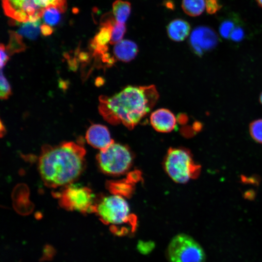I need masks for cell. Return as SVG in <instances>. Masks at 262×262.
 <instances>
[{
	"mask_svg": "<svg viewBox=\"0 0 262 262\" xmlns=\"http://www.w3.org/2000/svg\"><path fill=\"white\" fill-rule=\"evenodd\" d=\"M159 97L154 85H129L112 96H100L98 111L110 124L132 129L150 112Z\"/></svg>",
	"mask_w": 262,
	"mask_h": 262,
	"instance_id": "6da1fadb",
	"label": "cell"
},
{
	"mask_svg": "<svg viewBox=\"0 0 262 262\" xmlns=\"http://www.w3.org/2000/svg\"><path fill=\"white\" fill-rule=\"evenodd\" d=\"M85 150L82 145L64 142L52 146L45 145L39 157L38 169L45 184L50 188L72 183L85 166Z\"/></svg>",
	"mask_w": 262,
	"mask_h": 262,
	"instance_id": "7a4b0ae2",
	"label": "cell"
},
{
	"mask_svg": "<svg viewBox=\"0 0 262 262\" xmlns=\"http://www.w3.org/2000/svg\"><path fill=\"white\" fill-rule=\"evenodd\" d=\"M164 167L175 182L185 183L197 177L200 166L194 161L191 152L182 147H171L164 161Z\"/></svg>",
	"mask_w": 262,
	"mask_h": 262,
	"instance_id": "3957f363",
	"label": "cell"
},
{
	"mask_svg": "<svg viewBox=\"0 0 262 262\" xmlns=\"http://www.w3.org/2000/svg\"><path fill=\"white\" fill-rule=\"evenodd\" d=\"M95 213L103 223L111 225L113 229L129 223L131 218L128 202L123 196L116 194L96 200Z\"/></svg>",
	"mask_w": 262,
	"mask_h": 262,
	"instance_id": "277c9868",
	"label": "cell"
},
{
	"mask_svg": "<svg viewBox=\"0 0 262 262\" xmlns=\"http://www.w3.org/2000/svg\"><path fill=\"white\" fill-rule=\"evenodd\" d=\"M98 164L105 174L117 176L124 174L131 168L132 153L127 146L113 142L100 150L97 156Z\"/></svg>",
	"mask_w": 262,
	"mask_h": 262,
	"instance_id": "5b68a950",
	"label": "cell"
},
{
	"mask_svg": "<svg viewBox=\"0 0 262 262\" xmlns=\"http://www.w3.org/2000/svg\"><path fill=\"white\" fill-rule=\"evenodd\" d=\"M55 195L60 205L66 210L95 213L96 199L92 190L86 186L71 183Z\"/></svg>",
	"mask_w": 262,
	"mask_h": 262,
	"instance_id": "8992f818",
	"label": "cell"
},
{
	"mask_svg": "<svg viewBox=\"0 0 262 262\" xmlns=\"http://www.w3.org/2000/svg\"><path fill=\"white\" fill-rule=\"evenodd\" d=\"M169 262H205L206 255L200 245L190 235L180 233L170 240L167 248Z\"/></svg>",
	"mask_w": 262,
	"mask_h": 262,
	"instance_id": "52a82bcc",
	"label": "cell"
},
{
	"mask_svg": "<svg viewBox=\"0 0 262 262\" xmlns=\"http://www.w3.org/2000/svg\"><path fill=\"white\" fill-rule=\"evenodd\" d=\"M5 14L18 22L35 21L43 13L36 7L33 0H1Z\"/></svg>",
	"mask_w": 262,
	"mask_h": 262,
	"instance_id": "ba28073f",
	"label": "cell"
},
{
	"mask_svg": "<svg viewBox=\"0 0 262 262\" xmlns=\"http://www.w3.org/2000/svg\"><path fill=\"white\" fill-rule=\"evenodd\" d=\"M218 41V37L215 31L205 26H198L194 29L189 39L191 49L197 55H201L213 49Z\"/></svg>",
	"mask_w": 262,
	"mask_h": 262,
	"instance_id": "9c48e42d",
	"label": "cell"
},
{
	"mask_svg": "<svg viewBox=\"0 0 262 262\" xmlns=\"http://www.w3.org/2000/svg\"><path fill=\"white\" fill-rule=\"evenodd\" d=\"M115 20L108 19L103 21L101 27L90 43L95 57H101L108 53V44L111 42L113 25Z\"/></svg>",
	"mask_w": 262,
	"mask_h": 262,
	"instance_id": "30bf717a",
	"label": "cell"
},
{
	"mask_svg": "<svg viewBox=\"0 0 262 262\" xmlns=\"http://www.w3.org/2000/svg\"><path fill=\"white\" fill-rule=\"evenodd\" d=\"M85 138L89 145L100 150L114 142L107 127L101 124L91 125L86 131Z\"/></svg>",
	"mask_w": 262,
	"mask_h": 262,
	"instance_id": "8fae6325",
	"label": "cell"
},
{
	"mask_svg": "<svg viewBox=\"0 0 262 262\" xmlns=\"http://www.w3.org/2000/svg\"><path fill=\"white\" fill-rule=\"evenodd\" d=\"M150 122L156 131L168 132L175 129L177 120L175 115L170 110L161 108L152 112L150 116Z\"/></svg>",
	"mask_w": 262,
	"mask_h": 262,
	"instance_id": "7c38bea8",
	"label": "cell"
},
{
	"mask_svg": "<svg viewBox=\"0 0 262 262\" xmlns=\"http://www.w3.org/2000/svg\"><path fill=\"white\" fill-rule=\"evenodd\" d=\"M138 46L130 40H122L115 45L113 52L115 58L124 62L133 60L137 54Z\"/></svg>",
	"mask_w": 262,
	"mask_h": 262,
	"instance_id": "4fadbf2b",
	"label": "cell"
},
{
	"mask_svg": "<svg viewBox=\"0 0 262 262\" xmlns=\"http://www.w3.org/2000/svg\"><path fill=\"white\" fill-rule=\"evenodd\" d=\"M191 27L186 21L176 19L171 21L167 26L169 37L176 42L184 40L189 35Z\"/></svg>",
	"mask_w": 262,
	"mask_h": 262,
	"instance_id": "5bb4252c",
	"label": "cell"
},
{
	"mask_svg": "<svg viewBox=\"0 0 262 262\" xmlns=\"http://www.w3.org/2000/svg\"><path fill=\"white\" fill-rule=\"evenodd\" d=\"M131 3L127 1L116 0L113 3V13L115 20L125 23L130 15Z\"/></svg>",
	"mask_w": 262,
	"mask_h": 262,
	"instance_id": "9a60e30c",
	"label": "cell"
},
{
	"mask_svg": "<svg viewBox=\"0 0 262 262\" xmlns=\"http://www.w3.org/2000/svg\"><path fill=\"white\" fill-rule=\"evenodd\" d=\"M241 17L236 14H232L221 21L219 27L220 35L225 39H229L230 34L234 28L242 22Z\"/></svg>",
	"mask_w": 262,
	"mask_h": 262,
	"instance_id": "2e32d148",
	"label": "cell"
},
{
	"mask_svg": "<svg viewBox=\"0 0 262 262\" xmlns=\"http://www.w3.org/2000/svg\"><path fill=\"white\" fill-rule=\"evenodd\" d=\"M182 8L183 11L191 16L200 15L205 7V0H182Z\"/></svg>",
	"mask_w": 262,
	"mask_h": 262,
	"instance_id": "e0dca14e",
	"label": "cell"
},
{
	"mask_svg": "<svg viewBox=\"0 0 262 262\" xmlns=\"http://www.w3.org/2000/svg\"><path fill=\"white\" fill-rule=\"evenodd\" d=\"M40 23V19L35 21L26 22L21 25L17 32L20 35L29 39H35L39 33Z\"/></svg>",
	"mask_w": 262,
	"mask_h": 262,
	"instance_id": "ac0fdd59",
	"label": "cell"
},
{
	"mask_svg": "<svg viewBox=\"0 0 262 262\" xmlns=\"http://www.w3.org/2000/svg\"><path fill=\"white\" fill-rule=\"evenodd\" d=\"M26 48L22 36L15 32H9V41L6 48L8 53L13 55L24 51Z\"/></svg>",
	"mask_w": 262,
	"mask_h": 262,
	"instance_id": "d6986e66",
	"label": "cell"
},
{
	"mask_svg": "<svg viewBox=\"0 0 262 262\" xmlns=\"http://www.w3.org/2000/svg\"><path fill=\"white\" fill-rule=\"evenodd\" d=\"M63 12L55 7H49L44 12L43 17L44 21L48 25H55L61 19V14Z\"/></svg>",
	"mask_w": 262,
	"mask_h": 262,
	"instance_id": "ffe728a7",
	"label": "cell"
},
{
	"mask_svg": "<svg viewBox=\"0 0 262 262\" xmlns=\"http://www.w3.org/2000/svg\"><path fill=\"white\" fill-rule=\"evenodd\" d=\"M126 30L125 23H119L115 21L113 25L110 44L115 45L121 41Z\"/></svg>",
	"mask_w": 262,
	"mask_h": 262,
	"instance_id": "44dd1931",
	"label": "cell"
},
{
	"mask_svg": "<svg viewBox=\"0 0 262 262\" xmlns=\"http://www.w3.org/2000/svg\"><path fill=\"white\" fill-rule=\"evenodd\" d=\"M249 132L254 141L262 144V119L256 120L251 123Z\"/></svg>",
	"mask_w": 262,
	"mask_h": 262,
	"instance_id": "7402d4cb",
	"label": "cell"
},
{
	"mask_svg": "<svg viewBox=\"0 0 262 262\" xmlns=\"http://www.w3.org/2000/svg\"><path fill=\"white\" fill-rule=\"evenodd\" d=\"M0 97L1 99H6L12 94L11 86L6 78L3 74L2 70L0 73Z\"/></svg>",
	"mask_w": 262,
	"mask_h": 262,
	"instance_id": "603a6c76",
	"label": "cell"
},
{
	"mask_svg": "<svg viewBox=\"0 0 262 262\" xmlns=\"http://www.w3.org/2000/svg\"><path fill=\"white\" fill-rule=\"evenodd\" d=\"M155 247V244L152 241L139 240L136 245L138 251L143 255L150 253Z\"/></svg>",
	"mask_w": 262,
	"mask_h": 262,
	"instance_id": "cb8c5ba5",
	"label": "cell"
},
{
	"mask_svg": "<svg viewBox=\"0 0 262 262\" xmlns=\"http://www.w3.org/2000/svg\"><path fill=\"white\" fill-rule=\"evenodd\" d=\"M245 31L244 22L242 21L234 28L230 34L229 39L235 42L241 41L245 38Z\"/></svg>",
	"mask_w": 262,
	"mask_h": 262,
	"instance_id": "d4e9b609",
	"label": "cell"
},
{
	"mask_svg": "<svg viewBox=\"0 0 262 262\" xmlns=\"http://www.w3.org/2000/svg\"><path fill=\"white\" fill-rule=\"evenodd\" d=\"M222 5L220 0H206V12L211 15L214 14L222 8Z\"/></svg>",
	"mask_w": 262,
	"mask_h": 262,
	"instance_id": "484cf974",
	"label": "cell"
},
{
	"mask_svg": "<svg viewBox=\"0 0 262 262\" xmlns=\"http://www.w3.org/2000/svg\"><path fill=\"white\" fill-rule=\"evenodd\" d=\"M0 68L1 69L6 65L8 62L9 57L8 53L3 44H0Z\"/></svg>",
	"mask_w": 262,
	"mask_h": 262,
	"instance_id": "4316f807",
	"label": "cell"
},
{
	"mask_svg": "<svg viewBox=\"0 0 262 262\" xmlns=\"http://www.w3.org/2000/svg\"><path fill=\"white\" fill-rule=\"evenodd\" d=\"M53 31V29L48 24H43L40 26V31L44 36L50 35Z\"/></svg>",
	"mask_w": 262,
	"mask_h": 262,
	"instance_id": "83f0119b",
	"label": "cell"
},
{
	"mask_svg": "<svg viewBox=\"0 0 262 262\" xmlns=\"http://www.w3.org/2000/svg\"><path fill=\"white\" fill-rule=\"evenodd\" d=\"M6 132L5 129L3 125L2 121L0 122V136L2 137Z\"/></svg>",
	"mask_w": 262,
	"mask_h": 262,
	"instance_id": "f1b7e54d",
	"label": "cell"
},
{
	"mask_svg": "<svg viewBox=\"0 0 262 262\" xmlns=\"http://www.w3.org/2000/svg\"><path fill=\"white\" fill-rule=\"evenodd\" d=\"M259 6L262 8V0H256Z\"/></svg>",
	"mask_w": 262,
	"mask_h": 262,
	"instance_id": "f546056e",
	"label": "cell"
},
{
	"mask_svg": "<svg viewBox=\"0 0 262 262\" xmlns=\"http://www.w3.org/2000/svg\"><path fill=\"white\" fill-rule=\"evenodd\" d=\"M260 100L261 103L262 104V93L260 95Z\"/></svg>",
	"mask_w": 262,
	"mask_h": 262,
	"instance_id": "4dcf8cb0",
	"label": "cell"
}]
</instances>
